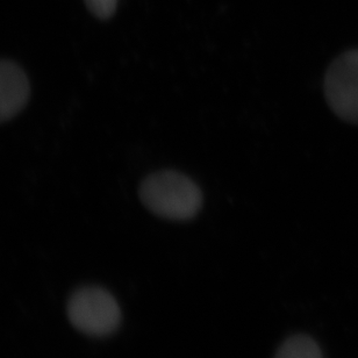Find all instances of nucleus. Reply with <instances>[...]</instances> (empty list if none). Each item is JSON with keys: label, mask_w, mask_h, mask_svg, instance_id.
Here are the masks:
<instances>
[{"label": "nucleus", "mask_w": 358, "mask_h": 358, "mask_svg": "<svg viewBox=\"0 0 358 358\" xmlns=\"http://www.w3.org/2000/svg\"><path fill=\"white\" fill-rule=\"evenodd\" d=\"M138 196L147 210L168 220H189L199 213L203 205L199 186L173 170H163L145 177Z\"/></svg>", "instance_id": "1"}, {"label": "nucleus", "mask_w": 358, "mask_h": 358, "mask_svg": "<svg viewBox=\"0 0 358 358\" xmlns=\"http://www.w3.org/2000/svg\"><path fill=\"white\" fill-rule=\"evenodd\" d=\"M68 317L73 327L90 336H107L121 320L120 307L110 293L100 287H84L68 303Z\"/></svg>", "instance_id": "2"}, {"label": "nucleus", "mask_w": 358, "mask_h": 358, "mask_svg": "<svg viewBox=\"0 0 358 358\" xmlns=\"http://www.w3.org/2000/svg\"><path fill=\"white\" fill-rule=\"evenodd\" d=\"M324 91L328 106L341 120L358 124V49L343 52L331 63Z\"/></svg>", "instance_id": "3"}, {"label": "nucleus", "mask_w": 358, "mask_h": 358, "mask_svg": "<svg viewBox=\"0 0 358 358\" xmlns=\"http://www.w3.org/2000/svg\"><path fill=\"white\" fill-rule=\"evenodd\" d=\"M29 82L20 66L0 61V124L10 120L29 99Z\"/></svg>", "instance_id": "4"}, {"label": "nucleus", "mask_w": 358, "mask_h": 358, "mask_svg": "<svg viewBox=\"0 0 358 358\" xmlns=\"http://www.w3.org/2000/svg\"><path fill=\"white\" fill-rule=\"evenodd\" d=\"M275 358H322V354L314 340L305 335H296L280 345Z\"/></svg>", "instance_id": "5"}, {"label": "nucleus", "mask_w": 358, "mask_h": 358, "mask_svg": "<svg viewBox=\"0 0 358 358\" xmlns=\"http://www.w3.org/2000/svg\"><path fill=\"white\" fill-rule=\"evenodd\" d=\"M90 12L101 20L110 19L117 10V0H84Z\"/></svg>", "instance_id": "6"}]
</instances>
